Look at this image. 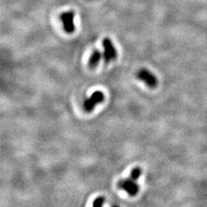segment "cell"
Instances as JSON below:
<instances>
[{"instance_id": "cell-1", "label": "cell", "mask_w": 207, "mask_h": 207, "mask_svg": "<svg viewBox=\"0 0 207 207\" xmlns=\"http://www.w3.org/2000/svg\"><path fill=\"white\" fill-rule=\"evenodd\" d=\"M104 100V94L100 91H96L87 99L84 103V110L86 112H91L94 110L98 104L102 103Z\"/></svg>"}, {"instance_id": "cell-2", "label": "cell", "mask_w": 207, "mask_h": 207, "mask_svg": "<svg viewBox=\"0 0 207 207\" xmlns=\"http://www.w3.org/2000/svg\"><path fill=\"white\" fill-rule=\"evenodd\" d=\"M118 186L123 190L126 191L130 197H134L139 192V186L136 183V180L130 179H125L119 181Z\"/></svg>"}, {"instance_id": "cell-3", "label": "cell", "mask_w": 207, "mask_h": 207, "mask_svg": "<svg viewBox=\"0 0 207 207\" xmlns=\"http://www.w3.org/2000/svg\"><path fill=\"white\" fill-rule=\"evenodd\" d=\"M102 45H103L104 48V60L107 62H109L110 61L116 59L117 56V53L116 49H115L111 40L107 38H104L103 42H102Z\"/></svg>"}, {"instance_id": "cell-4", "label": "cell", "mask_w": 207, "mask_h": 207, "mask_svg": "<svg viewBox=\"0 0 207 207\" xmlns=\"http://www.w3.org/2000/svg\"><path fill=\"white\" fill-rule=\"evenodd\" d=\"M61 20L63 23L64 30L67 33H72L75 29V26L74 24V14L73 12H64L60 16Z\"/></svg>"}, {"instance_id": "cell-5", "label": "cell", "mask_w": 207, "mask_h": 207, "mask_svg": "<svg viewBox=\"0 0 207 207\" xmlns=\"http://www.w3.org/2000/svg\"><path fill=\"white\" fill-rule=\"evenodd\" d=\"M138 78L144 82L150 88H155L157 85V77L147 69H141L137 72Z\"/></svg>"}, {"instance_id": "cell-6", "label": "cell", "mask_w": 207, "mask_h": 207, "mask_svg": "<svg viewBox=\"0 0 207 207\" xmlns=\"http://www.w3.org/2000/svg\"><path fill=\"white\" fill-rule=\"evenodd\" d=\"M101 58H102V53L100 51L94 50L90 56L89 62H88L90 68H95L100 62Z\"/></svg>"}, {"instance_id": "cell-7", "label": "cell", "mask_w": 207, "mask_h": 207, "mask_svg": "<svg viewBox=\"0 0 207 207\" xmlns=\"http://www.w3.org/2000/svg\"><path fill=\"white\" fill-rule=\"evenodd\" d=\"M141 174H142V169L140 167H135L132 169L131 173H130V178H131L133 180H137Z\"/></svg>"}, {"instance_id": "cell-8", "label": "cell", "mask_w": 207, "mask_h": 207, "mask_svg": "<svg viewBox=\"0 0 207 207\" xmlns=\"http://www.w3.org/2000/svg\"><path fill=\"white\" fill-rule=\"evenodd\" d=\"M105 202V198L104 197H98L94 200L93 206H102Z\"/></svg>"}]
</instances>
